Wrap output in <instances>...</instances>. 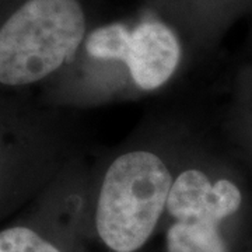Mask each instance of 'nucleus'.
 <instances>
[{
    "instance_id": "1",
    "label": "nucleus",
    "mask_w": 252,
    "mask_h": 252,
    "mask_svg": "<svg viewBox=\"0 0 252 252\" xmlns=\"http://www.w3.org/2000/svg\"><path fill=\"white\" fill-rule=\"evenodd\" d=\"M185 119L139 127L90 170L87 205L98 238L112 252H137L162 220L180 156Z\"/></svg>"
},
{
    "instance_id": "6",
    "label": "nucleus",
    "mask_w": 252,
    "mask_h": 252,
    "mask_svg": "<svg viewBox=\"0 0 252 252\" xmlns=\"http://www.w3.org/2000/svg\"><path fill=\"white\" fill-rule=\"evenodd\" d=\"M0 252H63V250L35 225L11 224L0 230Z\"/></svg>"
},
{
    "instance_id": "3",
    "label": "nucleus",
    "mask_w": 252,
    "mask_h": 252,
    "mask_svg": "<svg viewBox=\"0 0 252 252\" xmlns=\"http://www.w3.org/2000/svg\"><path fill=\"white\" fill-rule=\"evenodd\" d=\"M207 137L185 119L180 156L162 219L167 252H231L225 225L244 206V190Z\"/></svg>"
},
{
    "instance_id": "5",
    "label": "nucleus",
    "mask_w": 252,
    "mask_h": 252,
    "mask_svg": "<svg viewBox=\"0 0 252 252\" xmlns=\"http://www.w3.org/2000/svg\"><path fill=\"white\" fill-rule=\"evenodd\" d=\"M91 28L83 0H0V91L38 94L74 62Z\"/></svg>"
},
{
    "instance_id": "4",
    "label": "nucleus",
    "mask_w": 252,
    "mask_h": 252,
    "mask_svg": "<svg viewBox=\"0 0 252 252\" xmlns=\"http://www.w3.org/2000/svg\"><path fill=\"white\" fill-rule=\"evenodd\" d=\"M67 111L36 94L0 91V219L35 200L81 157Z\"/></svg>"
},
{
    "instance_id": "2",
    "label": "nucleus",
    "mask_w": 252,
    "mask_h": 252,
    "mask_svg": "<svg viewBox=\"0 0 252 252\" xmlns=\"http://www.w3.org/2000/svg\"><path fill=\"white\" fill-rule=\"evenodd\" d=\"M182 63V42L168 23L154 17L133 26L108 23L91 28L74 62L39 97L63 109L132 98L165 89Z\"/></svg>"
}]
</instances>
